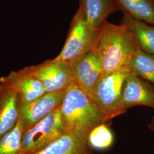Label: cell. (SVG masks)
Returning a JSON list of instances; mask_svg holds the SVG:
<instances>
[{"instance_id": "d6986e66", "label": "cell", "mask_w": 154, "mask_h": 154, "mask_svg": "<svg viewBox=\"0 0 154 154\" xmlns=\"http://www.w3.org/2000/svg\"><path fill=\"white\" fill-rule=\"evenodd\" d=\"M149 127L151 130H152L154 131V119L152 120V122L150 123V125H149Z\"/></svg>"}, {"instance_id": "2e32d148", "label": "cell", "mask_w": 154, "mask_h": 154, "mask_svg": "<svg viewBox=\"0 0 154 154\" xmlns=\"http://www.w3.org/2000/svg\"><path fill=\"white\" fill-rule=\"evenodd\" d=\"M131 73L143 78L154 85V55L139 46L128 64Z\"/></svg>"}, {"instance_id": "6da1fadb", "label": "cell", "mask_w": 154, "mask_h": 154, "mask_svg": "<svg viewBox=\"0 0 154 154\" xmlns=\"http://www.w3.org/2000/svg\"><path fill=\"white\" fill-rule=\"evenodd\" d=\"M60 110L66 133L88 140L92 130L105 122L93 100L73 82L65 90Z\"/></svg>"}, {"instance_id": "8fae6325", "label": "cell", "mask_w": 154, "mask_h": 154, "mask_svg": "<svg viewBox=\"0 0 154 154\" xmlns=\"http://www.w3.org/2000/svg\"><path fill=\"white\" fill-rule=\"evenodd\" d=\"M20 101L16 93L0 83V140L18 121Z\"/></svg>"}, {"instance_id": "5bb4252c", "label": "cell", "mask_w": 154, "mask_h": 154, "mask_svg": "<svg viewBox=\"0 0 154 154\" xmlns=\"http://www.w3.org/2000/svg\"><path fill=\"white\" fill-rule=\"evenodd\" d=\"M122 23L134 35L139 46L144 51L154 55V26L137 20L124 11Z\"/></svg>"}, {"instance_id": "277c9868", "label": "cell", "mask_w": 154, "mask_h": 154, "mask_svg": "<svg viewBox=\"0 0 154 154\" xmlns=\"http://www.w3.org/2000/svg\"><path fill=\"white\" fill-rule=\"evenodd\" d=\"M130 73L128 66L116 72L102 73L95 83L92 100L99 108L105 122L121 115L119 103L123 84Z\"/></svg>"}, {"instance_id": "7c38bea8", "label": "cell", "mask_w": 154, "mask_h": 154, "mask_svg": "<svg viewBox=\"0 0 154 154\" xmlns=\"http://www.w3.org/2000/svg\"><path fill=\"white\" fill-rule=\"evenodd\" d=\"M88 140L66 133L48 146L32 154H94Z\"/></svg>"}, {"instance_id": "9c48e42d", "label": "cell", "mask_w": 154, "mask_h": 154, "mask_svg": "<svg viewBox=\"0 0 154 154\" xmlns=\"http://www.w3.org/2000/svg\"><path fill=\"white\" fill-rule=\"evenodd\" d=\"M154 109V89L137 75L130 73L123 84L119 103L121 114L135 106Z\"/></svg>"}, {"instance_id": "9a60e30c", "label": "cell", "mask_w": 154, "mask_h": 154, "mask_svg": "<svg viewBox=\"0 0 154 154\" xmlns=\"http://www.w3.org/2000/svg\"><path fill=\"white\" fill-rule=\"evenodd\" d=\"M120 9L134 18L154 25V0H114Z\"/></svg>"}, {"instance_id": "ba28073f", "label": "cell", "mask_w": 154, "mask_h": 154, "mask_svg": "<svg viewBox=\"0 0 154 154\" xmlns=\"http://www.w3.org/2000/svg\"><path fill=\"white\" fill-rule=\"evenodd\" d=\"M65 92L46 93L30 103H20L18 118L22 123L23 132L60 107Z\"/></svg>"}, {"instance_id": "4fadbf2b", "label": "cell", "mask_w": 154, "mask_h": 154, "mask_svg": "<svg viewBox=\"0 0 154 154\" xmlns=\"http://www.w3.org/2000/svg\"><path fill=\"white\" fill-rule=\"evenodd\" d=\"M88 23L99 29L107 17L120 9L114 0H80L79 6Z\"/></svg>"}, {"instance_id": "8992f818", "label": "cell", "mask_w": 154, "mask_h": 154, "mask_svg": "<svg viewBox=\"0 0 154 154\" xmlns=\"http://www.w3.org/2000/svg\"><path fill=\"white\" fill-rule=\"evenodd\" d=\"M24 69L38 80L46 93L65 91L72 82L70 65L55 58Z\"/></svg>"}, {"instance_id": "ac0fdd59", "label": "cell", "mask_w": 154, "mask_h": 154, "mask_svg": "<svg viewBox=\"0 0 154 154\" xmlns=\"http://www.w3.org/2000/svg\"><path fill=\"white\" fill-rule=\"evenodd\" d=\"M88 142L93 149L103 150L110 148L114 142V136L103 123L95 127L89 134Z\"/></svg>"}, {"instance_id": "e0dca14e", "label": "cell", "mask_w": 154, "mask_h": 154, "mask_svg": "<svg viewBox=\"0 0 154 154\" xmlns=\"http://www.w3.org/2000/svg\"><path fill=\"white\" fill-rule=\"evenodd\" d=\"M23 128L18 118L16 125L0 140V154H21Z\"/></svg>"}, {"instance_id": "30bf717a", "label": "cell", "mask_w": 154, "mask_h": 154, "mask_svg": "<svg viewBox=\"0 0 154 154\" xmlns=\"http://www.w3.org/2000/svg\"><path fill=\"white\" fill-rule=\"evenodd\" d=\"M0 83L14 90L22 104L30 103L46 93L38 80L24 68L1 77Z\"/></svg>"}, {"instance_id": "52a82bcc", "label": "cell", "mask_w": 154, "mask_h": 154, "mask_svg": "<svg viewBox=\"0 0 154 154\" xmlns=\"http://www.w3.org/2000/svg\"><path fill=\"white\" fill-rule=\"evenodd\" d=\"M70 67L72 82L92 99L94 86L103 72L102 62L97 48L73 62Z\"/></svg>"}, {"instance_id": "3957f363", "label": "cell", "mask_w": 154, "mask_h": 154, "mask_svg": "<svg viewBox=\"0 0 154 154\" xmlns=\"http://www.w3.org/2000/svg\"><path fill=\"white\" fill-rule=\"evenodd\" d=\"M99 29L91 26L79 7L72 19L67 37L55 58L71 65L92 50L97 48Z\"/></svg>"}, {"instance_id": "7a4b0ae2", "label": "cell", "mask_w": 154, "mask_h": 154, "mask_svg": "<svg viewBox=\"0 0 154 154\" xmlns=\"http://www.w3.org/2000/svg\"><path fill=\"white\" fill-rule=\"evenodd\" d=\"M139 47L137 39L122 22L105 21L99 28L97 49L102 62V73L116 72L128 66Z\"/></svg>"}, {"instance_id": "5b68a950", "label": "cell", "mask_w": 154, "mask_h": 154, "mask_svg": "<svg viewBox=\"0 0 154 154\" xmlns=\"http://www.w3.org/2000/svg\"><path fill=\"white\" fill-rule=\"evenodd\" d=\"M66 133L60 107L23 132L21 154L37 152Z\"/></svg>"}]
</instances>
